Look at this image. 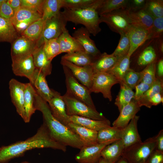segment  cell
<instances>
[{"instance_id": "45", "label": "cell", "mask_w": 163, "mask_h": 163, "mask_svg": "<svg viewBox=\"0 0 163 163\" xmlns=\"http://www.w3.org/2000/svg\"><path fill=\"white\" fill-rule=\"evenodd\" d=\"M122 82L132 89H135L141 82L140 72H136L130 68L124 75Z\"/></svg>"}, {"instance_id": "55", "label": "cell", "mask_w": 163, "mask_h": 163, "mask_svg": "<svg viewBox=\"0 0 163 163\" xmlns=\"http://www.w3.org/2000/svg\"><path fill=\"white\" fill-rule=\"evenodd\" d=\"M156 47L159 56H162L163 53V37H161L155 39Z\"/></svg>"}, {"instance_id": "19", "label": "cell", "mask_w": 163, "mask_h": 163, "mask_svg": "<svg viewBox=\"0 0 163 163\" xmlns=\"http://www.w3.org/2000/svg\"><path fill=\"white\" fill-rule=\"evenodd\" d=\"M127 34L130 43L128 55L130 57L139 47L149 40V31L148 29L131 25Z\"/></svg>"}, {"instance_id": "21", "label": "cell", "mask_w": 163, "mask_h": 163, "mask_svg": "<svg viewBox=\"0 0 163 163\" xmlns=\"http://www.w3.org/2000/svg\"><path fill=\"white\" fill-rule=\"evenodd\" d=\"M140 108L137 102L133 99L120 111L119 115L113 123V126L121 129L124 128L140 110Z\"/></svg>"}, {"instance_id": "58", "label": "cell", "mask_w": 163, "mask_h": 163, "mask_svg": "<svg viewBox=\"0 0 163 163\" xmlns=\"http://www.w3.org/2000/svg\"><path fill=\"white\" fill-rule=\"evenodd\" d=\"M97 163H108L101 157Z\"/></svg>"}, {"instance_id": "8", "label": "cell", "mask_w": 163, "mask_h": 163, "mask_svg": "<svg viewBox=\"0 0 163 163\" xmlns=\"http://www.w3.org/2000/svg\"><path fill=\"white\" fill-rule=\"evenodd\" d=\"M67 22L62 12L56 17L46 20L42 35L37 43V47L42 45L45 40L57 38L67 30Z\"/></svg>"}, {"instance_id": "41", "label": "cell", "mask_w": 163, "mask_h": 163, "mask_svg": "<svg viewBox=\"0 0 163 163\" xmlns=\"http://www.w3.org/2000/svg\"><path fill=\"white\" fill-rule=\"evenodd\" d=\"M43 50L48 59L51 61L60 54L59 45L57 38H54L44 41Z\"/></svg>"}, {"instance_id": "2", "label": "cell", "mask_w": 163, "mask_h": 163, "mask_svg": "<svg viewBox=\"0 0 163 163\" xmlns=\"http://www.w3.org/2000/svg\"><path fill=\"white\" fill-rule=\"evenodd\" d=\"M34 104L36 110L41 112L43 123L55 140L66 147L69 146L79 149L83 147V144L79 137L68 126L63 124L53 116L47 102L36 92Z\"/></svg>"}, {"instance_id": "40", "label": "cell", "mask_w": 163, "mask_h": 163, "mask_svg": "<svg viewBox=\"0 0 163 163\" xmlns=\"http://www.w3.org/2000/svg\"><path fill=\"white\" fill-rule=\"evenodd\" d=\"M102 1L103 0H62V7L68 9H79L95 7L98 8Z\"/></svg>"}, {"instance_id": "6", "label": "cell", "mask_w": 163, "mask_h": 163, "mask_svg": "<svg viewBox=\"0 0 163 163\" xmlns=\"http://www.w3.org/2000/svg\"><path fill=\"white\" fill-rule=\"evenodd\" d=\"M62 66L66 78V92L90 107L96 109L89 90L82 84L79 83L68 68L66 66Z\"/></svg>"}, {"instance_id": "31", "label": "cell", "mask_w": 163, "mask_h": 163, "mask_svg": "<svg viewBox=\"0 0 163 163\" xmlns=\"http://www.w3.org/2000/svg\"><path fill=\"white\" fill-rule=\"evenodd\" d=\"M118 60L112 53L109 54L105 52L101 53L91 65L94 73L107 72L113 67Z\"/></svg>"}, {"instance_id": "10", "label": "cell", "mask_w": 163, "mask_h": 163, "mask_svg": "<svg viewBox=\"0 0 163 163\" xmlns=\"http://www.w3.org/2000/svg\"><path fill=\"white\" fill-rule=\"evenodd\" d=\"M132 55L135 56L136 64L139 67H145L150 63L158 60L159 59V56L156 47L155 39L147 40L139 47Z\"/></svg>"}, {"instance_id": "50", "label": "cell", "mask_w": 163, "mask_h": 163, "mask_svg": "<svg viewBox=\"0 0 163 163\" xmlns=\"http://www.w3.org/2000/svg\"><path fill=\"white\" fill-rule=\"evenodd\" d=\"M147 0H129L128 8L129 11H136L144 8Z\"/></svg>"}, {"instance_id": "59", "label": "cell", "mask_w": 163, "mask_h": 163, "mask_svg": "<svg viewBox=\"0 0 163 163\" xmlns=\"http://www.w3.org/2000/svg\"><path fill=\"white\" fill-rule=\"evenodd\" d=\"M5 0H0V7L1 6Z\"/></svg>"}, {"instance_id": "13", "label": "cell", "mask_w": 163, "mask_h": 163, "mask_svg": "<svg viewBox=\"0 0 163 163\" xmlns=\"http://www.w3.org/2000/svg\"><path fill=\"white\" fill-rule=\"evenodd\" d=\"M53 95L47 102L53 116L64 125L68 126L71 123L70 117L66 113V104L62 96L53 90Z\"/></svg>"}, {"instance_id": "56", "label": "cell", "mask_w": 163, "mask_h": 163, "mask_svg": "<svg viewBox=\"0 0 163 163\" xmlns=\"http://www.w3.org/2000/svg\"><path fill=\"white\" fill-rule=\"evenodd\" d=\"M6 2L15 11L21 7V0H8Z\"/></svg>"}, {"instance_id": "30", "label": "cell", "mask_w": 163, "mask_h": 163, "mask_svg": "<svg viewBox=\"0 0 163 163\" xmlns=\"http://www.w3.org/2000/svg\"><path fill=\"white\" fill-rule=\"evenodd\" d=\"M122 129L111 126L102 129L98 132V144L108 145L121 138Z\"/></svg>"}, {"instance_id": "33", "label": "cell", "mask_w": 163, "mask_h": 163, "mask_svg": "<svg viewBox=\"0 0 163 163\" xmlns=\"http://www.w3.org/2000/svg\"><path fill=\"white\" fill-rule=\"evenodd\" d=\"M61 59L79 66H91L94 61L93 57L85 51L66 53L62 56Z\"/></svg>"}, {"instance_id": "27", "label": "cell", "mask_w": 163, "mask_h": 163, "mask_svg": "<svg viewBox=\"0 0 163 163\" xmlns=\"http://www.w3.org/2000/svg\"><path fill=\"white\" fill-rule=\"evenodd\" d=\"M71 122L88 129L98 132L103 128L110 126V122L107 119L96 120L90 118L73 116L70 117Z\"/></svg>"}, {"instance_id": "54", "label": "cell", "mask_w": 163, "mask_h": 163, "mask_svg": "<svg viewBox=\"0 0 163 163\" xmlns=\"http://www.w3.org/2000/svg\"><path fill=\"white\" fill-rule=\"evenodd\" d=\"M156 70L158 78L162 79L163 76V57L158 59L156 62Z\"/></svg>"}, {"instance_id": "52", "label": "cell", "mask_w": 163, "mask_h": 163, "mask_svg": "<svg viewBox=\"0 0 163 163\" xmlns=\"http://www.w3.org/2000/svg\"><path fill=\"white\" fill-rule=\"evenodd\" d=\"M155 137L156 143L155 149L163 152V130H160Z\"/></svg>"}, {"instance_id": "5", "label": "cell", "mask_w": 163, "mask_h": 163, "mask_svg": "<svg viewBox=\"0 0 163 163\" xmlns=\"http://www.w3.org/2000/svg\"><path fill=\"white\" fill-rule=\"evenodd\" d=\"M66 113L69 116H76L96 120H103L107 118L98 112L67 92L63 96Z\"/></svg>"}, {"instance_id": "17", "label": "cell", "mask_w": 163, "mask_h": 163, "mask_svg": "<svg viewBox=\"0 0 163 163\" xmlns=\"http://www.w3.org/2000/svg\"><path fill=\"white\" fill-rule=\"evenodd\" d=\"M37 48L36 42L19 36L11 43V59L32 55Z\"/></svg>"}, {"instance_id": "47", "label": "cell", "mask_w": 163, "mask_h": 163, "mask_svg": "<svg viewBox=\"0 0 163 163\" xmlns=\"http://www.w3.org/2000/svg\"><path fill=\"white\" fill-rule=\"evenodd\" d=\"M45 0H21V7L37 12L42 15Z\"/></svg>"}, {"instance_id": "44", "label": "cell", "mask_w": 163, "mask_h": 163, "mask_svg": "<svg viewBox=\"0 0 163 163\" xmlns=\"http://www.w3.org/2000/svg\"><path fill=\"white\" fill-rule=\"evenodd\" d=\"M120 35V37L117 46L112 53L118 59L128 54L130 48V43L127 33Z\"/></svg>"}, {"instance_id": "29", "label": "cell", "mask_w": 163, "mask_h": 163, "mask_svg": "<svg viewBox=\"0 0 163 163\" xmlns=\"http://www.w3.org/2000/svg\"><path fill=\"white\" fill-rule=\"evenodd\" d=\"M60 54L70 53L79 51H85L82 47L72 36L67 29L57 38Z\"/></svg>"}, {"instance_id": "42", "label": "cell", "mask_w": 163, "mask_h": 163, "mask_svg": "<svg viewBox=\"0 0 163 163\" xmlns=\"http://www.w3.org/2000/svg\"><path fill=\"white\" fill-rule=\"evenodd\" d=\"M144 9L154 18L163 17V0H147Z\"/></svg>"}, {"instance_id": "49", "label": "cell", "mask_w": 163, "mask_h": 163, "mask_svg": "<svg viewBox=\"0 0 163 163\" xmlns=\"http://www.w3.org/2000/svg\"><path fill=\"white\" fill-rule=\"evenodd\" d=\"M151 86L145 83L140 82L135 88V92L133 99L136 101L140 98L150 88Z\"/></svg>"}, {"instance_id": "32", "label": "cell", "mask_w": 163, "mask_h": 163, "mask_svg": "<svg viewBox=\"0 0 163 163\" xmlns=\"http://www.w3.org/2000/svg\"><path fill=\"white\" fill-rule=\"evenodd\" d=\"M19 36L11 20L0 16V42L12 43Z\"/></svg>"}, {"instance_id": "48", "label": "cell", "mask_w": 163, "mask_h": 163, "mask_svg": "<svg viewBox=\"0 0 163 163\" xmlns=\"http://www.w3.org/2000/svg\"><path fill=\"white\" fill-rule=\"evenodd\" d=\"M6 1L5 0L0 7V16L11 20L14 17L15 11L7 3Z\"/></svg>"}, {"instance_id": "11", "label": "cell", "mask_w": 163, "mask_h": 163, "mask_svg": "<svg viewBox=\"0 0 163 163\" xmlns=\"http://www.w3.org/2000/svg\"><path fill=\"white\" fill-rule=\"evenodd\" d=\"M42 18L38 12L21 7L11 19L16 30L21 34L30 24Z\"/></svg>"}, {"instance_id": "16", "label": "cell", "mask_w": 163, "mask_h": 163, "mask_svg": "<svg viewBox=\"0 0 163 163\" xmlns=\"http://www.w3.org/2000/svg\"><path fill=\"white\" fill-rule=\"evenodd\" d=\"M90 33L85 27H82L75 30L72 37L81 45L85 51L92 56L94 60L101 54L94 41L90 38Z\"/></svg>"}, {"instance_id": "46", "label": "cell", "mask_w": 163, "mask_h": 163, "mask_svg": "<svg viewBox=\"0 0 163 163\" xmlns=\"http://www.w3.org/2000/svg\"><path fill=\"white\" fill-rule=\"evenodd\" d=\"M148 30L149 39H155L163 36V17L154 18L153 24Z\"/></svg>"}, {"instance_id": "36", "label": "cell", "mask_w": 163, "mask_h": 163, "mask_svg": "<svg viewBox=\"0 0 163 163\" xmlns=\"http://www.w3.org/2000/svg\"><path fill=\"white\" fill-rule=\"evenodd\" d=\"M42 18L30 24L21 34L37 43L40 38L45 23Z\"/></svg>"}, {"instance_id": "14", "label": "cell", "mask_w": 163, "mask_h": 163, "mask_svg": "<svg viewBox=\"0 0 163 163\" xmlns=\"http://www.w3.org/2000/svg\"><path fill=\"white\" fill-rule=\"evenodd\" d=\"M11 59L12 70L14 75L26 77L31 82L36 69L32 55Z\"/></svg>"}, {"instance_id": "1", "label": "cell", "mask_w": 163, "mask_h": 163, "mask_svg": "<svg viewBox=\"0 0 163 163\" xmlns=\"http://www.w3.org/2000/svg\"><path fill=\"white\" fill-rule=\"evenodd\" d=\"M66 147L52 138L43 123L33 136L24 140L1 147L0 163H8L11 160L22 156L27 151L34 149L50 148L65 152Z\"/></svg>"}, {"instance_id": "39", "label": "cell", "mask_w": 163, "mask_h": 163, "mask_svg": "<svg viewBox=\"0 0 163 163\" xmlns=\"http://www.w3.org/2000/svg\"><path fill=\"white\" fill-rule=\"evenodd\" d=\"M62 7V0H45L42 18L46 21L57 15Z\"/></svg>"}, {"instance_id": "28", "label": "cell", "mask_w": 163, "mask_h": 163, "mask_svg": "<svg viewBox=\"0 0 163 163\" xmlns=\"http://www.w3.org/2000/svg\"><path fill=\"white\" fill-rule=\"evenodd\" d=\"M36 91L30 83H26L24 92V109L25 123L30 122L32 115L36 110L35 107V97Z\"/></svg>"}, {"instance_id": "15", "label": "cell", "mask_w": 163, "mask_h": 163, "mask_svg": "<svg viewBox=\"0 0 163 163\" xmlns=\"http://www.w3.org/2000/svg\"><path fill=\"white\" fill-rule=\"evenodd\" d=\"M60 63L71 71L74 77L89 90L92 83L94 72L91 66H79L67 61L61 59Z\"/></svg>"}, {"instance_id": "26", "label": "cell", "mask_w": 163, "mask_h": 163, "mask_svg": "<svg viewBox=\"0 0 163 163\" xmlns=\"http://www.w3.org/2000/svg\"><path fill=\"white\" fill-rule=\"evenodd\" d=\"M32 55L35 69L45 76L50 75L52 70L51 61L49 60L43 50V45L37 47Z\"/></svg>"}, {"instance_id": "22", "label": "cell", "mask_w": 163, "mask_h": 163, "mask_svg": "<svg viewBox=\"0 0 163 163\" xmlns=\"http://www.w3.org/2000/svg\"><path fill=\"white\" fill-rule=\"evenodd\" d=\"M45 76L41 72L35 69L32 81L30 83L36 93L45 101L48 102L53 95V89L48 86Z\"/></svg>"}, {"instance_id": "43", "label": "cell", "mask_w": 163, "mask_h": 163, "mask_svg": "<svg viewBox=\"0 0 163 163\" xmlns=\"http://www.w3.org/2000/svg\"><path fill=\"white\" fill-rule=\"evenodd\" d=\"M157 60L147 65L140 72L141 82H143L152 85L155 80L156 65Z\"/></svg>"}, {"instance_id": "34", "label": "cell", "mask_w": 163, "mask_h": 163, "mask_svg": "<svg viewBox=\"0 0 163 163\" xmlns=\"http://www.w3.org/2000/svg\"><path fill=\"white\" fill-rule=\"evenodd\" d=\"M130 56L126 55L118 59L113 67L107 72L115 76L119 81H122L125 74L130 68Z\"/></svg>"}, {"instance_id": "3", "label": "cell", "mask_w": 163, "mask_h": 163, "mask_svg": "<svg viewBox=\"0 0 163 163\" xmlns=\"http://www.w3.org/2000/svg\"><path fill=\"white\" fill-rule=\"evenodd\" d=\"M97 7L79 9L64 8L62 12L67 22H72L75 25L82 24L90 34L96 36L101 30L99 16Z\"/></svg>"}, {"instance_id": "53", "label": "cell", "mask_w": 163, "mask_h": 163, "mask_svg": "<svg viewBox=\"0 0 163 163\" xmlns=\"http://www.w3.org/2000/svg\"><path fill=\"white\" fill-rule=\"evenodd\" d=\"M163 102L162 94L158 93L155 94L150 99L149 103L150 108L152 106H156Z\"/></svg>"}, {"instance_id": "9", "label": "cell", "mask_w": 163, "mask_h": 163, "mask_svg": "<svg viewBox=\"0 0 163 163\" xmlns=\"http://www.w3.org/2000/svg\"><path fill=\"white\" fill-rule=\"evenodd\" d=\"M119 83V80L114 76L106 72L94 73L90 92L101 93L105 98L110 101L112 100L111 88L114 85Z\"/></svg>"}, {"instance_id": "37", "label": "cell", "mask_w": 163, "mask_h": 163, "mask_svg": "<svg viewBox=\"0 0 163 163\" xmlns=\"http://www.w3.org/2000/svg\"><path fill=\"white\" fill-rule=\"evenodd\" d=\"M119 84L120 89L115 99V104L120 112L123 107L129 103L133 99L134 93L133 89L123 82Z\"/></svg>"}, {"instance_id": "61", "label": "cell", "mask_w": 163, "mask_h": 163, "mask_svg": "<svg viewBox=\"0 0 163 163\" xmlns=\"http://www.w3.org/2000/svg\"><path fill=\"white\" fill-rule=\"evenodd\" d=\"M18 163L17 162H14V163Z\"/></svg>"}, {"instance_id": "23", "label": "cell", "mask_w": 163, "mask_h": 163, "mask_svg": "<svg viewBox=\"0 0 163 163\" xmlns=\"http://www.w3.org/2000/svg\"><path fill=\"white\" fill-rule=\"evenodd\" d=\"M126 10L131 25L148 30L152 26L154 18L144 8L136 11Z\"/></svg>"}, {"instance_id": "18", "label": "cell", "mask_w": 163, "mask_h": 163, "mask_svg": "<svg viewBox=\"0 0 163 163\" xmlns=\"http://www.w3.org/2000/svg\"><path fill=\"white\" fill-rule=\"evenodd\" d=\"M107 145L97 144L89 146H83L75 157L79 163H97L101 158V152Z\"/></svg>"}, {"instance_id": "24", "label": "cell", "mask_w": 163, "mask_h": 163, "mask_svg": "<svg viewBox=\"0 0 163 163\" xmlns=\"http://www.w3.org/2000/svg\"><path fill=\"white\" fill-rule=\"evenodd\" d=\"M68 127L79 138L83 146H89L98 144V132L73 124L72 123Z\"/></svg>"}, {"instance_id": "62", "label": "cell", "mask_w": 163, "mask_h": 163, "mask_svg": "<svg viewBox=\"0 0 163 163\" xmlns=\"http://www.w3.org/2000/svg\"><path fill=\"white\" fill-rule=\"evenodd\" d=\"M0 148H1V147L0 146Z\"/></svg>"}, {"instance_id": "51", "label": "cell", "mask_w": 163, "mask_h": 163, "mask_svg": "<svg viewBox=\"0 0 163 163\" xmlns=\"http://www.w3.org/2000/svg\"><path fill=\"white\" fill-rule=\"evenodd\" d=\"M146 163H163V152L155 149L149 157Z\"/></svg>"}, {"instance_id": "38", "label": "cell", "mask_w": 163, "mask_h": 163, "mask_svg": "<svg viewBox=\"0 0 163 163\" xmlns=\"http://www.w3.org/2000/svg\"><path fill=\"white\" fill-rule=\"evenodd\" d=\"M129 0H103L97 11L99 16L119 9L128 8Z\"/></svg>"}, {"instance_id": "20", "label": "cell", "mask_w": 163, "mask_h": 163, "mask_svg": "<svg viewBox=\"0 0 163 163\" xmlns=\"http://www.w3.org/2000/svg\"><path fill=\"white\" fill-rule=\"evenodd\" d=\"M139 117V116L135 115L129 124L122 129L120 139L124 148L142 141L138 129V122Z\"/></svg>"}, {"instance_id": "35", "label": "cell", "mask_w": 163, "mask_h": 163, "mask_svg": "<svg viewBox=\"0 0 163 163\" xmlns=\"http://www.w3.org/2000/svg\"><path fill=\"white\" fill-rule=\"evenodd\" d=\"M163 83L162 79L156 77L154 82L150 88L143 94L142 97L136 101L139 107L145 106L150 108L149 101L151 98L156 94L162 93Z\"/></svg>"}, {"instance_id": "60", "label": "cell", "mask_w": 163, "mask_h": 163, "mask_svg": "<svg viewBox=\"0 0 163 163\" xmlns=\"http://www.w3.org/2000/svg\"><path fill=\"white\" fill-rule=\"evenodd\" d=\"M20 163H31L27 161H22Z\"/></svg>"}, {"instance_id": "57", "label": "cell", "mask_w": 163, "mask_h": 163, "mask_svg": "<svg viewBox=\"0 0 163 163\" xmlns=\"http://www.w3.org/2000/svg\"><path fill=\"white\" fill-rule=\"evenodd\" d=\"M116 163H129L124 158L121 156Z\"/></svg>"}, {"instance_id": "12", "label": "cell", "mask_w": 163, "mask_h": 163, "mask_svg": "<svg viewBox=\"0 0 163 163\" xmlns=\"http://www.w3.org/2000/svg\"><path fill=\"white\" fill-rule=\"evenodd\" d=\"M26 85V83L21 82L14 78L11 79L9 83L12 102L17 113L23 120L25 118L24 101Z\"/></svg>"}, {"instance_id": "25", "label": "cell", "mask_w": 163, "mask_h": 163, "mask_svg": "<svg viewBox=\"0 0 163 163\" xmlns=\"http://www.w3.org/2000/svg\"><path fill=\"white\" fill-rule=\"evenodd\" d=\"M121 139L106 145L101 152V157L108 163H116L122 156L124 149Z\"/></svg>"}, {"instance_id": "7", "label": "cell", "mask_w": 163, "mask_h": 163, "mask_svg": "<svg viewBox=\"0 0 163 163\" xmlns=\"http://www.w3.org/2000/svg\"><path fill=\"white\" fill-rule=\"evenodd\" d=\"M100 23H106L113 32L120 34L127 33L131 25L126 9H119L99 16Z\"/></svg>"}, {"instance_id": "4", "label": "cell", "mask_w": 163, "mask_h": 163, "mask_svg": "<svg viewBox=\"0 0 163 163\" xmlns=\"http://www.w3.org/2000/svg\"><path fill=\"white\" fill-rule=\"evenodd\" d=\"M156 146L155 136L150 137L125 148L122 156L129 163H146Z\"/></svg>"}]
</instances>
